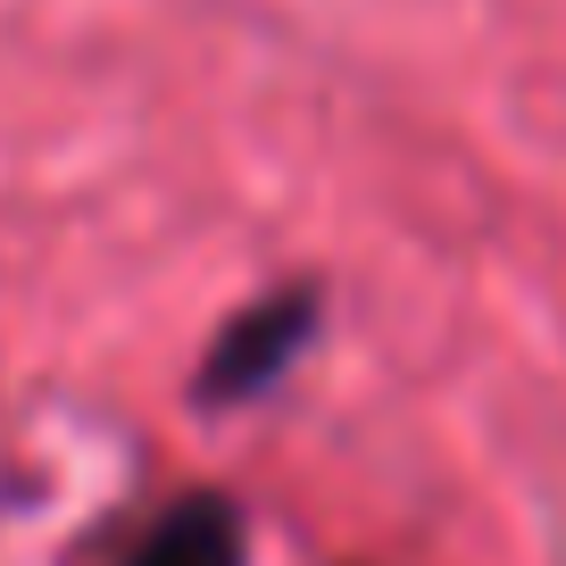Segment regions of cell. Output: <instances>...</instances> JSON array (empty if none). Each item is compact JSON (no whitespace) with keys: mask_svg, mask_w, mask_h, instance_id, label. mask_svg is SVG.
Returning a JSON list of instances; mask_svg holds the SVG:
<instances>
[{"mask_svg":"<svg viewBox=\"0 0 566 566\" xmlns=\"http://www.w3.org/2000/svg\"><path fill=\"white\" fill-rule=\"evenodd\" d=\"M308 334H317V292H275V301L242 308L200 367V400H250V391L283 384V367L308 350Z\"/></svg>","mask_w":566,"mask_h":566,"instance_id":"1","label":"cell"},{"mask_svg":"<svg viewBox=\"0 0 566 566\" xmlns=\"http://www.w3.org/2000/svg\"><path fill=\"white\" fill-rule=\"evenodd\" d=\"M250 558V533H242V509L217 492H192L142 533V549L125 566H242Z\"/></svg>","mask_w":566,"mask_h":566,"instance_id":"2","label":"cell"}]
</instances>
